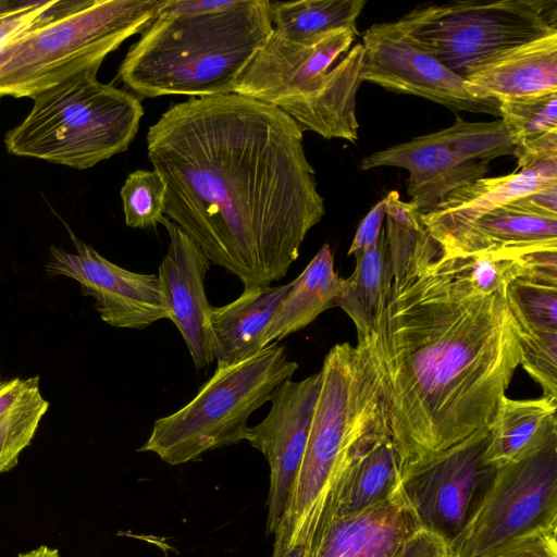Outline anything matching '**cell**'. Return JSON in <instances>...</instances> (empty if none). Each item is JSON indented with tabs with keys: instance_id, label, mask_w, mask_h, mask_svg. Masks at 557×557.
I'll list each match as a JSON object with an SVG mask.
<instances>
[{
	"instance_id": "f35d334b",
	"label": "cell",
	"mask_w": 557,
	"mask_h": 557,
	"mask_svg": "<svg viewBox=\"0 0 557 557\" xmlns=\"http://www.w3.org/2000/svg\"><path fill=\"white\" fill-rule=\"evenodd\" d=\"M283 557H308L307 544L301 543L295 545Z\"/></svg>"
},
{
	"instance_id": "4fadbf2b",
	"label": "cell",
	"mask_w": 557,
	"mask_h": 557,
	"mask_svg": "<svg viewBox=\"0 0 557 557\" xmlns=\"http://www.w3.org/2000/svg\"><path fill=\"white\" fill-rule=\"evenodd\" d=\"M363 82L422 97L454 112L500 119V101L455 74L413 41L395 22L376 23L362 35Z\"/></svg>"
},
{
	"instance_id": "5b68a950",
	"label": "cell",
	"mask_w": 557,
	"mask_h": 557,
	"mask_svg": "<svg viewBox=\"0 0 557 557\" xmlns=\"http://www.w3.org/2000/svg\"><path fill=\"white\" fill-rule=\"evenodd\" d=\"M358 33L335 30L312 45L288 41L274 32L237 78L233 92L274 106L320 136L358 140L356 99L363 83Z\"/></svg>"
},
{
	"instance_id": "484cf974",
	"label": "cell",
	"mask_w": 557,
	"mask_h": 557,
	"mask_svg": "<svg viewBox=\"0 0 557 557\" xmlns=\"http://www.w3.org/2000/svg\"><path fill=\"white\" fill-rule=\"evenodd\" d=\"M499 101L520 169L557 158V92Z\"/></svg>"
},
{
	"instance_id": "277c9868",
	"label": "cell",
	"mask_w": 557,
	"mask_h": 557,
	"mask_svg": "<svg viewBox=\"0 0 557 557\" xmlns=\"http://www.w3.org/2000/svg\"><path fill=\"white\" fill-rule=\"evenodd\" d=\"M305 453L274 533L271 557L306 543L327 492L359 444L387 423L377 335L336 344L321 370Z\"/></svg>"
},
{
	"instance_id": "5bb4252c",
	"label": "cell",
	"mask_w": 557,
	"mask_h": 557,
	"mask_svg": "<svg viewBox=\"0 0 557 557\" xmlns=\"http://www.w3.org/2000/svg\"><path fill=\"white\" fill-rule=\"evenodd\" d=\"M76 252L49 249L46 273L76 281L83 295L95 300L102 321L119 329L144 330L166 319L157 274L126 270L78 239L70 231Z\"/></svg>"
},
{
	"instance_id": "ba28073f",
	"label": "cell",
	"mask_w": 557,
	"mask_h": 557,
	"mask_svg": "<svg viewBox=\"0 0 557 557\" xmlns=\"http://www.w3.org/2000/svg\"><path fill=\"white\" fill-rule=\"evenodd\" d=\"M298 367L277 343L242 361L216 366L189 403L154 421L138 450L151 451L168 465L177 466L246 441L248 418L270 401L274 389L292 379Z\"/></svg>"
},
{
	"instance_id": "8992f818",
	"label": "cell",
	"mask_w": 557,
	"mask_h": 557,
	"mask_svg": "<svg viewBox=\"0 0 557 557\" xmlns=\"http://www.w3.org/2000/svg\"><path fill=\"white\" fill-rule=\"evenodd\" d=\"M97 72H81L33 96L27 116L4 137L8 152L83 170L125 151L143 104L134 94L100 83Z\"/></svg>"
},
{
	"instance_id": "d6a6232c",
	"label": "cell",
	"mask_w": 557,
	"mask_h": 557,
	"mask_svg": "<svg viewBox=\"0 0 557 557\" xmlns=\"http://www.w3.org/2000/svg\"><path fill=\"white\" fill-rule=\"evenodd\" d=\"M476 557H557V527L530 533Z\"/></svg>"
},
{
	"instance_id": "6da1fadb",
	"label": "cell",
	"mask_w": 557,
	"mask_h": 557,
	"mask_svg": "<svg viewBox=\"0 0 557 557\" xmlns=\"http://www.w3.org/2000/svg\"><path fill=\"white\" fill-rule=\"evenodd\" d=\"M164 214L244 287L271 285L325 214L304 131L281 109L236 94L190 98L149 127Z\"/></svg>"
},
{
	"instance_id": "44dd1931",
	"label": "cell",
	"mask_w": 557,
	"mask_h": 557,
	"mask_svg": "<svg viewBox=\"0 0 557 557\" xmlns=\"http://www.w3.org/2000/svg\"><path fill=\"white\" fill-rule=\"evenodd\" d=\"M466 81L498 100L557 92V33L499 54Z\"/></svg>"
},
{
	"instance_id": "ac0fdd59",
	"label": "cell",
	"mask_w": 557,
	"mask_h": 557,
	"mask_svg": "<svg viewBox=\"0 0 557 557\" xmlns=\"http://www.w3.org/2000/svg\"><path fill=\"white\" fill-rule=\"evenodd\" d=\"M434 240L447 257L557 250V218L528 211L511 201Z\"/></svg>"
},
{
	"instance_id": "1f68e13d",
	"label": "cell",
	"mask_w": 557,
	"mask_h": 557,
	"mask_svg": "<svg viewBox=\"0 0 557 557\" xmlns=\"http://www.w3.org/2000/svg\"><path fill=\"white\" fill-rule=\"evenodd\" d=\"M75 3L74 0H0V45L38 24L60 16Z\"/></svg>"
},
{
	"instance_id": "3957f363",
	"label": "cell",
	"mask_w": 557,
	"mask_h": 557,
	"mask_svg": "<svg viewBox=\"0 0 557 557\" xmlns=\"http://www.w3.org/2000/svg\"><path fill=\"white\" fill-rule=\"evenodd\" d=\"M272 32L269 0H238L203 14H156L117 76L143 98L228 95Z\"/></svg>"
},
{
	"instance_id": "e0dca14e",
	"label": "cell",
	"mask_w": 557,
	"mask_h": 557,
	"mask_svg": "<svg viewBox=\"0 0 557 557\" xmlns=\"http://www.w3.org/2000/svg\"><path fill=\"white\" fill-rule=\"evenodd\" d=\"M418 530L394 491L360 511L318 523L307 541L308 557H393Z\"/></svg>"
},
{
	"instance_id": "cb8c5ba5",
	"label": "cell",
	"mask_w": 557,
	"mask_h": 557,
	"mask_svg": "<svg viewBox=\"0 0 557 557\" xmlns=\"http://www.w3.org/2000/svg\"><path fill=\"white\" fill-rule=\"evenodd\" d=\"M557 399H502L488 426L486 461L496 468L517 459L557 432Z\"/></svg>"
},
{
	"instance_id": "4316f807",
	"label": "cell",
	"mask_w": 557,
	"mask_h": 557,
	"mask_svg": "<svg viewBox=\"0 0 557 557\" xmlns=\"http://www.w3.org/2000/svg\"><path fill=\"white\" fill-rule=\"evenodd\" d=\"M366 4L364 0L272 2L273 32L300 45L315 44L338 29L358 33L357 20Z\"/></svg>"
},
{
	"instance_id": "8d00e7d4",
	"label": "cell",
	"mask_w": 557,
	"mask_h": 557,
	"mask_svg": "<svg viewBox=\"0 0 557 557\" xmlns=\"http://www.w3.org/2000/svg\"><path fill=\"white\" fill-rule=\"evenodd\" d=\"M515 202L528 211L557 218V183L521 197Z\"/></svg>"
},
{
	"instance_id": "7402d4cb",
	"label": "cell",
	"mask_w": 557,
	"mask_h": 557,
	"mask_svg": "<svg viewBox=\"0 0 557 557\" xmlns=\"http://www.w3.org/2000/svg\"><path fill=\"white\" fill-rule=\"evenodd\" d=\"M290 283L244 287L233 301L212 307L211 326L216 366L242 361L263 347V337Z\"/></svg>"
},
{
	"instance_id": "30bf717a",
	"label": "cell",
	"mask_w": 557,
	"mask_h": 557,
	"mask_svg": "<svg viewBox=\"0 0 557 557\" xmlns=\"http://www.w3.org/2000/svg\"><path fill=\"white\" fill-rule=\"evenodd\" d=\"M513 152L500 119L469 122L456 116L447 128L364 157L360 169H405L408 202L425 214L454 190L484 177L493 160Z\"/></svg>"
},
{
	"instance_id": "d590c367",
	"label": "cell",
	"mask_w": 557,
	"mask_h": 557,
	"mask_svg": "<svg viewBox=\"0 0 557 557\" xmlns=\"http://www.w3.org/2000/svg\"><path fill=\"white\" fill-rule=\"evenodd\" d=\"M39 391L38 376L0 380V418Z\"/></svg>"
},
{
	"instance_id": "4dcf8cb0",
	"label": "cell",
	"mask_w": 557,
	"mask_h": 557,
	"mask_svg": "<svg viewBox=\"0 0 557 557\" xmlns=\"http://www.w3.org/2000/svg\"><path fill=\"white\" fill-rule=\"evenodd\" d=\"M48 408L49 403L39 391L0 418V473L17 465Z\"/></svg>"
},
{
	"instance_id": "e575fe53",
	"label": "cell",
	"mask_w": 557,
	"mask_h": 557,
	"mask_svg": "<svg viewBox=\"0 0 557 557\" xmlns=\"http://www.w3.org/2000/svg\"><path fill=\"white\" fill-rule=\"evenodd\" d=\"M393 557H449V552L440 537L419 529Z\"/></svg>"
},
{
	"instance_id": "74e56055",
	"label": "cell",
	"mask_w": 557,
	"mask_h": 557,
	"mask_svg": "<svg viewBox=\"0 0 557 557\" xmlns=\"http://www.w3.org/2000/svg\"><path fill=\"white\" fill-rule=\"evenodd\" d=\"M17 557H60V555L57 548H50L47 545H41L29 552L21 553Z\"/></svg>"
},
{
	"instance_id": "83f0119b",
	"label": "cell",
	"mask_w": 557,
	"mask_h": 557,
	"mask_svg": "<svg viewBox=\"0 0 557 557\" xmlns=\"http://www.w3.org/2000/svg\"><path fill=\"white\" fill-rule=\"evenodd\" d=\"M505 296L515 321L557 331V281L518 277Z\"/></svg>"
},
{
	"instance_id": "d6986e66",
	"label": "cell",
	"mask_w": 557,
	"mask_h": 557,
	"mask_svg": "<svg viewBox=\"0 0 557 557\" xmlns=\"http://www.w3.org/2000/svg\"><path fill=\"white\" fill-rule=\"evenodd\" d=\"M401 470L385 423L359 444L339 471L327 492L314 528L320 522L360 511L389 497L399 483Z\"/></svg>"
},
{
	"instance_id": "603a6c76",
	"label": "cell",
	"mask_w": 557,
	"mask_h": 557,
	"mask_svg": "<svg viewBox=\"0 0 557 557\" xmlns=\"http://www.w3.org/2000/svg\"><path fill=\"white\" fill-rule=\"evenodd\" d=\"M343 286L344 278L334 269L330 245L324 244L290 282L289 290L264 334L263 347L305 329L323 311L336 307Z\"/></svg>"
},
{
	"instance_id": "ffe728a7",
	"label": "cell",
	"mask_w": 557,
	"mask_h": 557,
	"mask_svg": "<svg viewBox=\"0 0 557 557\" xmlns=\"http://www.w3.org/2000/svg\"><path fill=\"white\" fill-rule=\"evenodd\" d=\"M557 183V158L543 160L518 172L482 177L447 195L421 220L438 239L493 209Z\"/></svg>"
},
{
	"instance_id": "f546056e",
	"label": "cell",
	"mask_w": 557,
	"mask_h": 557,
	"mask_svg": "<svg viewBox=\"0 0 557 557\" xmlns=\"http://www.w3.org/2000/svg\"><path fill=\"white\" fill-rule=\"evenodd\" d=\"M520 363L543 389L557 399V331L515 321Z\"/></svg>"
},
{
	"instance_id": "9a60e30c",
	"label": "cell",
	"mask_w": 557,
	"mask_h": 557,
	"mask_svg": "<svg viewBox=\"0 0 557 557\" xmlns=\"http://www.w3.org/2000/svg\"><path fill=\"white\" fill-rule=\"evenodd\" d=\"M321 375L285 380L272 393L267 417L247 429L246 441L270 466L267 533L274 534L284 515L305 453Z\"/></svg>"
},
{
	"instance_id": "52a82bcc",
	"label": "cell",
	"mask_w": 557,
	"mask_h": 557,
	"mask_svg": "<svg viewBox=\"0 0 557 557\" xmlns=\"http://www.w3.org/2000/svg\"><path fill=\"white\" fill-rule=\"evenodd\" d=\"M162 0H82L0 45V99L32 98L104 58L154 18Z\"/></svg>"
},
{
	"instance_id": "7c38bea8",
	"label": "cell",
	"mask_w": 557,
	"mask_h": 557,
	"mask_svg": "<svg viewBox=\"0 0 557 557\" xmlns=\"http://www.w3.org/2000/svg\"><path fill=\"white\" fill-rule=\"evenodd\" d=\"M490 429L406 467L396 492L413 513L419 529L449 545L479 510L496 474L486 461Z\"/></svg>"
},
{
	"instance_id": "7a4b0ae2",
	"label": "cell",
	"mask_w": 557,
	"mask_h": 557,
	"mask_svg": "<svg viewBox=\"0 0 557 557\" xmlns=\"http://www.w3.org/2000/svg\"><path fill=\"white\" fill-rule=\"evenodd\" d=\"M377 346L403 470L488 428L520 364L505 289L478 293L428 231L393 273Z\"/></svg>"
},
{
	"instance_id": "f1b7e54d",
	"label": "cell",
	"mask_w": 557,
	"mask_h": 557,
	"mask_svg": "<svg viewBox=\"0 0 557 557\" xmlns=\"http://www.w3.org/2000/svg\"><path fill=\"white\" fill-rule=\"evenodd\" d=\"M125 223L134 228L154 227L164 218L166 187L154 170H137L120 191Z\"/></svg>"
},
{
	"instance_id": "d4e9b609",
	"label": "cell",
	"mask_w": 557,
	"mask_h": 557,
	"mask_svg": "<svg viewBox=\"0 0 557 557\" xmlns=\"http://www.w3.org/2000/svg\"><path fill=\"white\" fill-rule=\"evenodd\" d=\"M355 259V270L344 280L336 307H341L351 319L360 342L377 335L392 284L384 227L379 239L356 255Z\"/></svg>"
},
{
	"instance_id": "836d02e7",
	"label": "cell",
	"mask_w": 557,
	"mask_h": 557,
	"mask_svg": "<svg viewBox=\"0 0 557 557\" xmlns=\"http://www.w3.org/2000/svg\"><path fill=\"white\" fill-rule=\"evenodd\" d=\"M386 214L385 197L375 203L362 219L352 243L348 249V256H356L372 246L382 233L383 221Z\"/></svg>"
},
{
	"instance_id": "2e32d148",
	"label": "cell",
	"mask_w": 557,
	"mask_h": 557,
	"mask_svg": "<svg viewBox=\"0 0 557 557\" xmlns=\"http://www.w3.org/2000/svg\"><path fill=\"white\" fill-rule=\"evenodd\" d=\"M161 224L170 238L157 274L166 319L181 333L194 366L201 369L215 360L212 306L205 289L211 263L199 246L168 216Z\"/></svg>"
},
{
	"instance_id": "8fae6325",
	"label": "cell",
	"mask_w": 557,
	"mask_h": 557,
	"mask_svg": "<svg viewBox=\"0 0 557 557\" xmlns=\"http://www.w3.org/2000/svg\"><path fill=\"white\" fill-rule=\"evenodd\" d=\"M557 527V432L496 469L479 510L449 545V557H476Z\"/></svg>"
},
{
	"instance_id": "9c48e42d",
	"label": "cell",
	"mask_w": 557,
	"mask_h": 557,
	"mask_svg": "<svg viewBox=\"0 0 557 557\" xmlns=\"http://www.w3.org/2000/svg\"><path fill=\"white\" fill-rule=\"evenodd\" d=\"M396 23L443 65L467 79L499 54L557 33V1L457 0L424 4Z\"/></svg>"
}]
</instances>
